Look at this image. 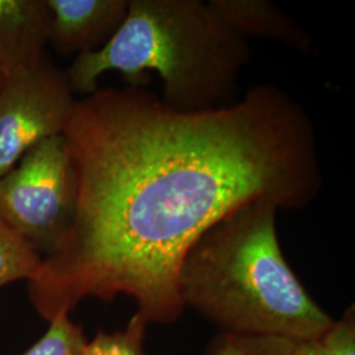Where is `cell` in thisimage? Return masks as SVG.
I'll return each mask as SVG.
<instances>
[{
    "mask_svg": "<svg viewBox=\"0 0 355 355\" xmlns=\"http://www.w3.org/2000/svg\"><path fill=\"white\" fill-rule=\"evenodd\" d=\"M62 136L76 212L28 280L31 304L49 322L87 297L117 295L148 324L175 322L186 309L180 266L204 232L258 200L303 209L324 184L311 116L272 85L198 112L146 87L99 89L76 101Z\"/></svg>",
    "mask_w": 355,
    "mask_h": 355,
    "instance_id": "obj_1",
    "label": "cell"
},
{
    "mask_svg": "<svg viewBox=\"0 0 355 355\" xmlns=\"http://www.w3.org/2000/svg\"><path fill=\"white\" fill-rule=\"evenodd\" d=\"M267 200L217 221L191 246L178 290L221 331L274 336L295 343L318 338L334 321L315 302L282 252L277 214Z\"/></svg>",
    "mask_w": 355,
    "mask_h": 355,
    "instance_id": "obj_2",
    "label": "cell"
},
{
    "mask_svg": "<svg viewBox=\"0 0 355 355\" xmlns=\"http://www.w3.org/2000/svg\"><path fill=\"white\" fill-rule=\"evenodd\" d=\"M250 61L249 40L236 33L202 0H128L121 26L101 49L76 55L64 71L74 95L99 89L104 73L145 87L146 71L164 82L162 101L184 112L225 107Z\"/></svg>",
    "mask_w": 355,
    "mask_h": 355,
    "instance_id": "obj_3",
    "label": "cell"
},
{
    "mask_svg": "<svg viewBox=\"0 0 355 355\" xmlns=\"http://www.w3.org/2000/svg\"><path fill=\"white\" fill-rule=\"evenodd\" d=\"M76 168L64 136L32 146L0 177V220L44 257L57 250L76 212Z\"/></svg>",
    "mask_w": 355,
    "mask_h": 355,
    "instance_id": "obj_4",
    "label": "cell"
},
{
    "mask_svg": "<svg viewBox=\"0 0 355 355\" xmlns=\"http://www.w3.org/2000/svg\"><path fill=\"white\" fill-rule=\"evenodd\" d=\"M76 99L66 74L44 60L0 89V177L38 142L61 136Z\"/></svg>",
    "mask_w": 355,
    "mask_h": 355,
    "instance_id": "obj_5",
    "label": "cell"
},
{
    "mask_svg": "<svg viewBox=\"0 0 355 355\" xmlns=\"http://www.w3.org/2000/svg\"><path fill=\"white\" fill-rule=\"evenodd\" d=\"M51 44L61 55L101 49L121 26L128 0H46Z\"/></svg>",
    "mask_w": 355,
    "mask_h": 355,
    "instance_id": "obj_6",
    "label": "cell"
},
{
    "mask_svg": "<svg viewBox=\"0 0 355 355\" xmlns=\"http://www.w3.org/2000/svg\"><path fill=\"white\" fill-rule=\"evenodd\" d=\"M49 20L46 0H0V76L4 79L45 60Z\"/></svg>",
    "mask_w": 355,
    "mask_h": 355,
    "instance_id": "obj_7",
    "label": "cell"
},
{
    "mask_svg": "<svg viewBox=\"0 0 355 355\" xmlns=\"http://www.w3.org/2000/svg\"><path fill=\"white\" fill-rule=\"evenodd\" d=\"M209 6L236 33L246 40L266 38L308 53L312 38L290 16L268 0H208Z\"/></svg>",
    "mask_w": 355,
    "mask_h": 355,
    "instance_id": "obj_8",
    "label": "cell"
},
{
    "mask_svg": "<svg viewBox=\"0 0 355 355\" xmlns=\"http://www.w3.org/2000/svg\"><path fill=\"white\" fill-rule=\"evenodd\" d=\"M42 255L0 220V288L19 280L31 279Z\"/></svg>",
    "mask_w": 355,
    "mask_h": 355,
    "instance_id": "obj_9",
    "label": "cell"
},
{
    "mask_svg": "<svg viewBox=\"0 0 355 355\" xmlns=\"http://www.w3.org/2000/svg\"><path fill=\"white\" fill-rule=\"evenodd\" d=\"M296 343L274 336H246L220 331L205 355H295Z\"/></svg>",
    "mask_w": 355,
    "mask_h": 355,
    "instance_id": "obj_10",
    "label": "cell"
},
{
    "mask_svg": "<svg viewBox=\"0 0 355 355\" xmlns=\"http://www.w3.org/2000/svg\"><path fill=\"white\" fill-rule=\"evenodd\" d=\"M148 322L135 313L129 320L125 329L107 333L98 331L96 336L86 343L83 355H145L144 338Z\"/></svg>",
    "mask_w": 355,
    "mask_h": 355,
    "instance_id": "obj_11",
    "label": "cell"
},
{
    "mask_svg": "<svg viewBox=\"0 0 355 355\" xmlns=\"http://www.w3.org/2000/svg\"><path fill=\"white\" fill-rule=\"evenodd\" d=\"M86 343L82 327L70 315H61L51 320L44 337L23 355H83Z\"/></svg>",
    "mask_w": 355,
    "mask_h": 355,
    "instance_id": "obj_12",
    "label": "cell"
},
{
    "mask_svg": "<svg viewBox=\"0 0 355 355\" xmlns=\"http://www.w3.org/2000/svg\"><path fill=\"white\" fill-rule=\"evenodd\" d=\"M327 355H355V309L350 305L343 318L333 321L318 338Z\"/></svg>",
    "mask_w": 355,
    "mask_h": 355,
    "instance_id": "obj_13",
    "label": "cell"
},
{
    "mask_svg": "<svg viewBox=\"0 0 355 355\" xmlns=\"http://www.w3.org/2000/svg\"><path fill=\"white\" fill-rule=\"evenodd\" d=\"M295 355H327L324 350L321 349L318 338L311 340V341H304V343H296V352Z\"/></svg>",
    "mask_w": 355,
    "mask_h": 355,
    "instance_id": "obj_14",
    "label": "cell"
},
{
    "mask_svg": "<svg viewBox=\"0 0 355 355\" xmlns=\"http://www.w3.org/2000/svg\"><path fill=\"white\" fill-rule=\"evenodd\" d=\"M4 80H6V79H4V78H3V76H0V89H1V86H3V83H4Z\"/></svg>",
    "mask_w": 355,
    "mask_h": 355,
    "instance_id": "obj_15",
    "label": "cell"
}]
</instances>
